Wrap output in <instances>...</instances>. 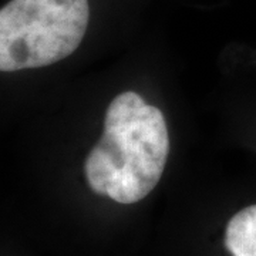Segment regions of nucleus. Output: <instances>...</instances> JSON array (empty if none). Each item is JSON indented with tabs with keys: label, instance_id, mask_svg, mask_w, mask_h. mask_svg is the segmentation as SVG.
<instances>
[{
	"label": "nucleus",
	"instance_id": "1",
	"mask_svg": "<svg viewBox=\"0 0 256 256\" xmlns=\"http://www.w3.org/2000/svg\"><path fill=\"white\" fill-rule=\"evenodd\" d=\"M170 154L164 114L134 92L110 102L100 141L84 171L92 192L120 204L144 200L160 182Z\"/></svg>",
	"mask_w": 256,
	"mask_h": 256
},
{
	"label": "nucleus",
	"instance_id": "2",
	"mask_svg": "<svg viewBox=\"0 0 256 256\" xmlns=\"http://www.w3.org/2000/svg\"><path fill=\"white\" fill-rule=\"evenodd\" d=\"M88 0H10L0 9V72L38 68L80 46Z\"/></svg>",
	"mask_w": 256,
	"mask_h": 256
},
{
	"label": "nucleus",
	"instance_id": "3",
	"mask_svg": "<svg viewBox=\"0 0 256 256\" xmlns=\"http://www.w3.org/2000/svg\"><path fill=\"white\" fill-rule=\"evenodd\" d=\"M225 246L232 256H256V205L235 214L226 225Z\"/></svg>",
	"mask_w": 256,
	"mask_h": 256
}]
</instances>
